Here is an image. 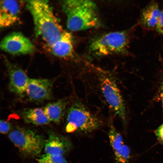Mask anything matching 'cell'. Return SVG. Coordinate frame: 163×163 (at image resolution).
I'll list each match as a JSON object with an SVG mask.
<instances>
[{"label": "cell", "instance_id": "1", "mask_svg": "<svg viewBox=\"0 0 163 163\" xmlns=\"http://www.w3.org/2000/svg\"><path fill=\"white\" fill-rule=\"evenodd\" d=\"M34 21L35 34L48 47L58 41L66 31L55 16L48 1H26Z\"/></svg>", "mask_w": 163, "mask_h": 163}, {"label": "cell", "instance_id": "2", "mask_svg": "<svg viewBox=\"0 0 163 163\" xmlns=\"http://www.w3.org/2000/svg\"><path fill=\"white\" fill-rule=\"evenodd\" d=\"M92 72L88 76L93 80L92 84L99 97L112 113L124 122L126 114L125 105L114 75L99 69Z\"/></svg>", "mask_w": 163, "mask_h": 163}, {"label": "cell", "instance_id": "3", "mask_svg": "<svg viewBox=\"0 0 163 163\" xmlns=\"http://www.w3.org/2000/svg\"><path fill=\"white\" fill-rule=\"evenodd\" d=\"M62 7L69 30L76 31L99 27L100 21L97 7L92 1L65 0L62 3Z\"/></svg>", "mask_w": 163, "mask_h": 163}, {"label": "cell", "instance_id": "4", "mask_svg": "<svg viewBox=\"0 0 163 163\" xmlns=\"http://www.w3.org/2000/svg\"><path fill=\"white\" fill-rule=\"evenodd\" d=\"M66 113L65 129L68 133H91L100 128L103 123L98 115L77 98L72 101Z\"/></svg>", "mask_w": 163, "mask_h": 163}, {"label": "cell", "instance_id": "5", "mask_svg": "<svg viewBox=\"0 0 163 163\" xmlns=\"http://www.w3.org/2000/svg\"><path fill=\"white\" fill-rule=\"evenodd\" d=\"M129 42V38L126 32H113L95 39L91 43L90 49L97 56H107L124 51Z\"/></svg>", "mask_w": 163, "mask_h": 163}, {"label": "cell", "instance_id": "6", "mask_svg": "<svg viewBox=\"0 0 163 163\" xmlns=\"http://www.w3.org/2000/svg\"><path fill=\"white\" fill-rule=\"evenodd\" d=\"M8 137L22 153L30 156L40 154L46 142L41 135L34 131L22 128L12 131Z\"/></svg>", "mask_w": 163, "mask_h": 163}, {"label": "cell", "instance_id": "7", "mask_svg": "<svg viewBox=\"0 0 163 163\" xmlns=\"http://www.w3.org/2000/svg\"><path fill=\"white\" fill-rule=\"evenodd\" d=\"M0 46L2 50L13 55L29 54L34 50L31 41L20 32H14L5 37Z\"/></svg>", "mask_w": 163, "mask_h": 163}, {"label": "cell", "instance_id": "8", "mask_svg": "<svg viewBox=\"0 0 163 163\" xmlns=\"http://www.w3.org/2000/svg\"><path fill=\"white\" fill-rule=\"evenodd\" d=\"M53 80L46 78L30 79L25 93L31 101L40 102L52 97Z\"/></svg>", "mask_w": 163, "mask_h": 163}, {"label": "cell", "instance_id": "9", "mask_svg": "<svg viewBox=\"0 0 163 163\" xmlns=\"http://www.w3.org/2000/svg\"><path fill=\"white\" fill-rule=\"evenodd\" d=\"M6 63L9 78V89L16 95L23 96L25 93L29 79L21 69L8 62Z\"/></svg>", "mask_w": 163, "mask_h": 163}, {"label": "cell", "instance_id": "10", "mask_svg": "<svg viewBox=\"0 0 163 163\" xmlns=\"http://www.w3.org/2000/svg\"><path fill=\"white\" fill-rule=\"evenodd\" d=\"M111 126L109 132V138L116 162L129 163L131 158L130 149L125 144L121 134L113 126Z\"/></svg>", "mask_w": 163, "mask_h": 163}, {"label": "cell", "instance_id": "11", "mask_svg": "<svg viewBox=\"0 0 163 163\" xmlns=\"http://www.w3.org/2000/svg\"><path fill=\"white\" fill-rule=\"evenodd\" d=\"M72 145L67 137L53 132L49 134L44 148L46 154L64 156L71 149Z\"/></svg>", "mask_w": 163, "mask_h": 163}, {"label": "cell", "instance_id": "12", "mask_svg": "<svg viewBox=\"0 0 163 163\" xmlns=\"http://www.w3.org/2000/svg\"><path fill=\"white\" fill-rule=\"evenodd\" d=\"M0 4V27H5L14 24L20 12L19 2L15 0H1Z\"/></svg>", "mask_w": 163, "mask_h": 163}, {"label": "cell", "instance_id": "13", "mask_svg": "<svg viewBox=\"0 0 163 163\" xmlns=\"http://www.w3.org/2000/svg\"><path fill=\"white\" fill-rule=\"evenodd\" d=\"M49 48L51 52L56 56L62 58L71 57L73 52L71 34L66 31L61 38Z\"/></svg>", "mask_w": 163, "mask_h": 163}, {"label": "cell", "instance_id": "14", "mask_svg": "<svg viewBox=\"0 0 163 163\" xmlns=\"http://www.w3.org/2000/svg\"><path fill=\"white\" fill-rule=\"evenodd\" d=\"M70 99L65 97L47 104L44 111L50 121L59 123L66 113Z\"/></svg>", "mask_w": 163, "mask_h": 163}, {"label": "cell", "instance_id": "15", "mask_svg": "<svg viewBox=\"0 0 163 163\" xmlns=\"http://www.w3.org/2000/svg\"><path fill=\"white\" fill-rule=\"evenodd\" d=\"M161 12L156 2H151L142 11L140 19L141 24L148 29L156 27Z\"/></svg>", "mask_w": 163, "mask_h": 163}, {"label": "cell", "instance_id": "16", "mask_svg": "<svg viewBox=\"0 0 163 163\" xmlns=\"http://www.w3.org/2000/svg\"><path fill=\"white\" fill-rule=\"evenodd\" d=\"M21 114L26 122L36 125H46L50 121L45 114L43 109L41 108L25 109L22 111Z\"/></svg>", "mask_w": 163, "mask_h": 163}, {"label": "cell", "instance_id": "17", "mask_svg": "<svg viewBox=\"0 0 163 163\" xmlns=\"http://www.w3.org/2000/svg\"><path fill=\"white\" fill-rule=\"evenodd\" d=\"M38 163H68L64 156L45 154L38 159Z\"/></svg>", "mask_w": 163, "mask_h": 163}, {"label": "cell", "instance_id": "18", "mask_svg": "<svg viewBox=\"0 0 163 163\" xmlns=\"http://www.w3.org/2000/svg\"><path fill=\"white\" fill-rule=\"evenodd\" d=\"M11 126L8 122L1 120L0 122V131L2 134H5L8 133L10 129Z\"/></svg>", "mask_w": 163, "mask_h": 163}, {"label": "cell", "instance_id": "19", "mask_svg": "<svg viewBox=\"0 0 163 163\" xmlns=\"http://www.w3.org/2000/svg\"><path fill=\"white\" fill-rule=\"evenodd\" d=\"M155 133L159 142L163 144V123L155 130Z\"/></svg>", "mask_w": 163, "mask_h": 163}, {"label": "cell", "instance_id": "20", "mask_svg": "<svg viewBox=\"0 0 163 163\" xmlns=\"http://www.w3.org/2000/svg\"><path fill=\"white\" fill-rule=\"evenodd\" d=\"M156 28L158 32L163 34V11L161 12Z\"/></svg>", "mask_w": 163, "mask_h": 163}, {"label": "cell", "instance_id": "21", "mask_svg": "<svg viewBox=\"0 0 163 163\" xmlns=\"http://www.w3.org/2000/svg\"><path fill=\"white\" fill-rule=\"evenodd\" d=\"M159 95L163 110V78L161 81L159 90Z\"/></svg>", "mask_w": 163, "mask_h": 163}]
</instances>
